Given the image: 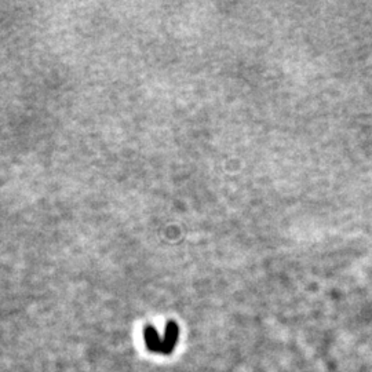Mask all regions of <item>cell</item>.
Wrapping results in <instances>:
<instances>
[{"label": "cell", "instance_id": "1", "mask_svg": "<svg viewBox=\"0 0 372 372\" xmlns=\"http://www.w3.org/2000/svg\"><path fill=\"white\" fill-rule=\"evenodd\" d=\"M178 335H179L178 325L174 321H170L166 325V336L163 340V353L162 354H170L173 351V349L175 347Z\"/></svg>", "mask_w": 372, "mask_h": 372}, {"label": "cell", "instance_id": "2", "mask_svg": "<svg viewBox=\"0 0 372 372\" xmlns=\"http://www.w3.org/2000/svg\"><path fill=\"white\" fill-rule=\"evenodd\" d=\"M144 336H145V342L147 346L151 351H156V353H163V342L160 340L156 330L153 327H145L144 330Z\"/></svg>", "mask_w": 372, "mask_h": 372}]
</instances>
